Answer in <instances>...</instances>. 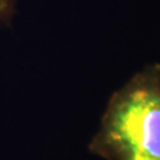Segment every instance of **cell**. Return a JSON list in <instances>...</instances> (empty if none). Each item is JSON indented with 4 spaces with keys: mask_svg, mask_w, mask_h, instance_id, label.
Masks as SVG:
<instances>
[{
    "mask_svg": "<svg viewBox=\"0 0 160 160\" xmlns=\"http://www.w3.org/2000/svg\"><path fill=\"white\" fill-rule=\"evenodd\" d=\"M89 151L106 160H160V64L112 95Z\"/></svg>",
    "mask_w": 160,
    "mask_h": 160,
    "instance_id": "obj_1",
    "label": "cell"
},
{
    "mask_svg": "<svg viewBox=\"0 0 160 160\" xmlns=\"http://www.w3.org/2000/svg\"><path fill=\"white\" fill-rule=\"evenodd\" d=\"M135 160H147V159H135Z\"/></svg>",
    "mask_w": 160,
    "mask_h": 160,
    "instance_id": "obj_3",
    "label": "cell"
},
{
    "mask_svg": "<svg viewBox=\"0 0 160 160\" xmlns=\"http://www.w3.org/2000/svg\"><path fill=\"white\" fill-rule=\"evenodd\" d=\"M17 0H0V25L10 24L16 13Z\"/></svg>",
    "mask_w": 160,
    "mask_h": 160,
    "instance_id": "obj_2",
    "label": "cell"
}]
</instances>
